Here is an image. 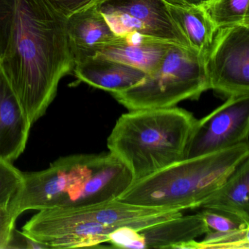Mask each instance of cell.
<instances>
[{
  "label": "cell",
  "instance_id": "277c9868",
  "mask_svg": "<svg viewBox=\"0 0 249 249\" xmlns=\"http://www.w3.org/2000/svg\"><path fill=\"white\" fill-rule=\"evenodd\" d=\"M248 158L249 141L184 159L134 182L117 200L181 211L200 208Z\"/></svg>",
  "mask_w": 249,
  "mask_h": 249
},
{
  "label": "cell",
  "instance_id": "30bf717a",
  "mask_svg": "<svg viewBox=\"0 0 249 249\" xmlns=\"http://www.w3.org/2000/svg\"><path fill=\"white\" fill-rule=\"evenodd\" d=\"M202 213L183 215L141 230L122 227L113 231L108 243L122 249H182L186 243L208 232Z\"/></svg>",
  "mask_w": 249,
  "mask_h": 249
},
{
  "label": "cell",
  "instance_id": "d4e9b609",
  "mask_svg": "<svg viewBox=\"0 0 249 249\" xmlns=\"http://www.w3.org/2000/svg\"><path fill=\"white\" fill-rule=\"evenodd\" d=\"M166 2L170 5L177 6L189 7L198 6L201 5L206 0H165Z\"/></svg>",
  "mask_w": 249,
  "mask_h": 249
},
{
  "label": "cell",
  "instance_id": "5bb4252c",
  "mask_svg": "<svg viewBox=\"0 0 249 249\" xmlns=\"http://www.w3.org/2000/svg\"><path fill=\"white\" fill-rule=\"evenodd\" d=\"M78 82L116 94L139 84L147 74L130 65L100 57L89 58L75 64L73 71Z\"/></svg>",
  "mask_w": 249,
  "mask_h": 249
},
{
  "label": "cell",
  "instance_id": "2e32d148",
  "mask_svg": "<svg viewBox=\"0 0 249 249\" xmlns=\"http://www.w3.org/2000/svg\"><path fill=\"white\" fill-rule=\"evenodd\" d=\"M168 9L191 48L205 57L216 30L201 5L182 7L168 4Z\"/></svg>",
  "mask_w": 249,
  "mask_h": 249
},
{
  "label": "cell",
  "instance_id": "ba28073f",
  "mask_svg": "<svg viewBox=\"0 0 249 249\" xmlns=\"http://www.w3.org/2000/svg\"><path fill=\"white\" fill-rule=\"evenodd\" d=\"M38 211L21 231L48 249L95 247L108 243L110 234L116 230L94 221L79 209Z\"/></svg>",
  "mask_w": 249,
  "mask_h": 249
},
{
  "label": "cell",
  "instance_id": "8992f818",
  "mask_svg": "<svg viewBox=\"0 0 249 249\" xmlns=\"http://www.w3.org/2000/svg\"><path fill=\"white\" fill-rule=\"evenodd\" d=\"M204 63L209 89L227 97L249 94V26L218 29Z\"/></svg>",
  "mask_w": 249,
  "mask_h": 249
},
{
  "label": "cell",
  "instance_id": "52a82bcc",
  "mask_svg": "<svg viewBox=\"0 0 249 249\" xmlns=\"http://www.w3.org/2000/svg\"><path fill=\"white\" fill-rule=\"evenodd\" d=\"M97 7L116 36L137 33L192 49L165 0H98Z\"/></svg>",
  "mask_w": 249,
  "mask_h": 249
},
{
  "label": "cell",
  "instance_id": "3957f363",
  "mask_svg": "<svg viewBox=\"0 0 249 249\" xmlns=\"http://www.w3.org/2000/svg\"><path fill=\"white\" fill-rule=\"evenodd\" d=\"M196 120L176 106L129 110L116 121L107 148L127 167L134 183L184 160Z\"/></svg>",
  "mask_w": 249,
  "mask_h": 249
},
{
  "label": "cell",
  "instance_id": "4fadbf2b",
  "mask_svg": "<svg viewBox=\"0 0 249 249\" xmlns=\"http://www.w3.org/2000/svg\"><path fill=\"white\" fill-rule=\"evenodd\" d=\"M70 49L75 64L93 57L98 46L116 36L97 7V2L66 18Z\"/></svg>",
  "mask_w": 249,
  "mask_h": 249
},
{
  "label": "cell",
  "instance_id": "8fae6325",
  "mask_svg": "<svg viewBox=\"0 0 249 249\" xmlns=\"http://www.w3.org/2000/svg\"><path fill=\"white\" fill-rule=\"evenodd\" d=\"M174 43L141 36L137 33L117 36L98 46L94 56L106 58L130 65L147 75L155 72Z\"/></svg>",
  "mask_w": 249,
  "mask_h": 249
},
{
  "label": "cell",
  "instance_id": "44dd1931",
  "mask_svg": "<svg viewBox=\"0 0 249 249\" xmlns=\"http://www.w3.org/2000/svg\"><path fill=\"white\" fill-rule=\"evenodd\" d=\"M17 0H0V58L11 37Z\"/></svg>",
  "mask_w": 249,
  "mask_h": 249
},
{
  "label": "cell",
  "instance_id": "7a4b0ae2",
  "mask_svg": "<svg viewBox=\"0 0 249 249\" xmlns=\"http://www.w3.org/2000/svg\"><path fill=\"white\" fill-rule=\"evenodd\" d=\"M24 184L9 205L27 211L81 209L117 199L133 183L126 165L113 154L61 157L41 171L24 173Z\"/></svg>",
  "mask_w": 249,
  "mask_h": 249
},
{
  "label": "cell",
  "instance_id": "7c38bea8",
  "mask_svg": "<svg viewBox=\"0 0 249 249\" xmlns=\"http://www.w3.org/2000/svg\"><path fill=\"white\" fill-rule=\"evenodd\" d=\"M32 126L0 67V160L12 162L21 156Z\"/></svg>",
  "mask_w": 249,
  "mask_h": 249
},
{
  "label": "cell",
  "instance_id": "5b68a950",
  "mask_svg": "<svg viewBox=\"0 0 249 249\" xmlns=\"http://www.w3.org/2000/svg\"><path fill=\"white\" fill-rule=\"evenodd\" d=\"M208 89L203 56L190 48L173 45L155 72L112 95L129 110L167 108L184 100H197Z\"/></svg>",
  "mask_w": 249,
  "mask_h": 249
},
{
  "label": "cell",
  "instance_id": "9c48e42d",
  "mask_svg": "<svg viewBox=\"0 0 249 249\" xmlns=\"http://www.w3.org/2000/svg\"><path fill=\"white\" fill-rule=\"evenodd\" d=\"M249 134V94L228 97L224 104L196 120L185 159L246 142Z\"/></svg>",
  "mask_w": 249,
  "mask_h": 249
},
{
  "label": "cell",
  "instance_id": "d6986e66",
  "mask_svg": "<svg viewBox=\"0 0 249 249\" xmlns=\"http://www.w3.org/2000/svg\"><path fill=\"white\" fill-rule=\"evenodd\" d=\"M24 173L11 161L0 160V208L8 207L24 184Z\"/></svg>",
  "mask_w": 249,
  "mask_h": 249
},
{
  "label": "cell",
  "instance_id": "6da1fadb",
  "mask_svg": "<svg viewBox=\"0 0 249 249\" xmlns=\"http://www.w3.org/2000/svg\"><path fill=\"white\" fill-rule=\"evenodd\" d=\"M66 18L43 0H17L11 37L0 67L33 126L56 97L75 61Z\"/></svg>",
  "mask_w": 249,
  "mask_h": 249
},
{
  "label": "cell",
  "instance_id": "ffe728a7",
  "mask_svg": "<svg viewBox=\"0 0 249 249\" xmlns=\"http://www.w3.org/2000/svg\"><path fill=\"white\" fill-rule=\"evenodd\" d=\"M201 213L208 227V231L221 232L249 227V223L224 213L207 208H203Z\"/></svg>",
  "mask_w": 249,
  "mask_h": 249
},
{
  "label": "cell",
  "instance_id": "e0dca14e",
  "mask_svg": "<svg viewBox=\"0 0 249 249\" xmlns=\"http://www.w3.org/2000/svg\"><path fill=\"white\" fill-rule=\"evenodd\" d=\"M249 0H206L201 5L215 30L234 25L249 26Z\"/></svg>",
  "mask_w": 249,
  "mask_h": 249
},
{
  "label": "cell",
  "instance_id": "7402d4cb",
  "mask_svg": "<svg viewBox=\"0 0 249 249\" xmlns=\"http://www.w3.org/2000/svg\"><path fill=\"white\" fill-rule=\"evenodd\" d=\"M60 17L67 18L72 14L96 3L98 0H43Z\"/></svg>",
  "mask_w": 249,
  "mask_h": 249
},
{
  "label": "cell",
  "instance_id": "cb8c5ba5",
  "mask_svg": "<svg viewBox=\"0 0 249 249\" xmlns=\"http://www.w3.org/2000/svg\"><path fill=\"white\" fill-rule=\"evenodd\" d=\"M48 249L45 245L36 241L24 234L22 231L14 229L8 249Z\"/></svg>",
  "mask_w": 249,
  "mask_h": 249
},
{
  "label": "cell",
  "instance_id": "ac0fdd59",
  "mask_svg": "<svg viewBox=\"0 0 249 249\" xmlns=\"http://www.w3.org/2000/svg\"><path fill=\"white\" fill-rule=\"evenodd\" d=\"M202 241L186 243L182 249H249V227L228 231H208Z\"/></svg>",
  "mask_w": 249,
  "mask_h": 249
},
{
  "label": "cell",
  "instance_id": "603a6c76",
  "mask_svg": "<svg viewBox=\"0 0 249 249\" xmlns=\"http://www.w3.org/2000/svg\"><path fill=\"white\" fill-rule=\"evenodd\" d=\"M17 218L9 206L0 208V249H8Z\"/></svg>",
  "mask_w": 249,
  "mask_h": 249
},
{
  "label": "cell",
  "instance_id": "9a60e30c",
  "mask_svg": "<svg viewBox=\"0 0 249 249\" xmlns=\"http://www.w3.org/2000/svg\"><path fill=\"white\" fill-rule=\"evenodd\" d=\"M249 158L243 161L227 181L200 208L214 210L249 223Z\"/></svg>",
  "mask_w": 249,
  "mask_h": 249
}]
</instances>
